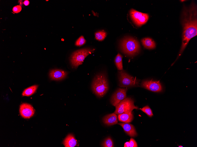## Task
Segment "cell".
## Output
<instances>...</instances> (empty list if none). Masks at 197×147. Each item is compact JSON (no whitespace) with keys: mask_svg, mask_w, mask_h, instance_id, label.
<instances>
[{"mask_svg":"<svg viewBox=\"0 0 197 147\" xmlns=\"http://www.w3.org/2000/svg\"><path fill=\"white\" fill-rule=\"evenodd\" d=\"M197 6L193 1L188 7L184 6L181 20L183 27L182 44L176 61L181 55L190 40L197 35Z\"/></svg>","mask_w":197,"mask_h":147,"instance_id":"cell-1","label":"cell"},{"mask_svg":"<svg viewBox=\"0 0 197 147\" xmlns=\"http://www.w3.org/2000/svg\"><path fill=\"white\" fill-rule=\"evenodd\" d=\"M92 89L94 93L98 97H102L109 89L107 80L105 75L101 73L94 78L92 84Z\"/></svg>","mask_w":197,"mask_h":147,"instance_id":"cell-2","label":"cell"},{"mask_svg":"<svg viewBox=\"0 0 197 147\" xmlns=\"http://www.w3.org/2000/svg\"><path fill=\"white\" fill-rule=\"evenodd\" d=\"M121 48L122 51L129 56H133L139 53L140 46L138 41L134 38L127 37L121 41Z\"/></svg>","mask_w":197,"mask_h":147,"instance_id":"cell-3","label":"cell"},{"mask_svg":"<svg viewBox=\"0 0 197 147\" xmlns=\"http://www.w3.org/2000/svg\"><path fill=\"white\" fill-rule=\"evenodd\" d=\"M95 49L90 48H84L76 50L71 55L70 61L72 68H77L81 65L85 58L93 52Z\"/></svg>","mask_w":197,"mask_h":147,"instance_id":"cell-4","label":"cell"},{"mask_svg":"<svg viewBox=\"0 0 197 147\" xmlns=\"http://www.w3.org/2000/svg\"><path fill=\"white\" fill-rule=\"evenodd\" d=\"M115 107L114 113L116 114L131 113L134 109H138L134 105L133 100L130 97H126L117 104Z\"/></svg>","mask_w":197,"mask_h":147,"instance_id":"cell-5","label":"cell"},{"mask_svg":"<svg viewBox=\"0 0 197 147\" xmlns=\"http://www.w3.org/2000/svg\"><path fill=\"white\" fill-rule=\"evenodd\" d=\"M118 77L119 86L121 87L137 86L139 84V81L138 80L124 71L119 72Z\"/></svg>","mask_w":197,"mask_h":147,"instance_id":"cell-6","label":"cell"},{"mask_svg":"<svg viewBox=\"0 0 197 147\" xmlns=\"http://www.w3.org/2000/svg\"><path fill=\"white\" fill-rule=\"evenodd\" d=\"M130 15L134 23L139 26L146 23L149 17L148 14L139 12L133 9L130 11Z\"/></svg>","mask_w":197,"mask_h":147,"instance_id":"cell-7","label":"cell"},{"mask_svg":"<svg viewBox=\"0 0 197 147\" xmlns=\"http://www.w3.org/2000/svg\"><path fill=\"white\" fill-rule=\"evenodd\" d=\"M127 89L118 88L111 97L110 102L115 106L119 102L126 97Z\"/></svg>","mask_w":197,"mask_h":147,"instance_id":"cell-8","label":"cell"},{"mask_svg":"<svg viewBox=\"0 0 197 147\" xmlns=\"http://www.w3.org/2000/svg\"><path fill=\"white\" fill-rule=\"evenodd\" d=\"M35 110L32 106L29 104H21L19 108V113L21 116L24 119L29 118L33 116Z\"/></svg>","mask_w":197,"mask_h":147,"instance_id":"cell-9","label":"cell"},{"mask_svg":"<svg viewBox=\"0 0 197 147\" xmlns=\"http://www.w3.org/2000/svg\"><path fill=\"white\" fill-rule=\"evenodd\" d=\"M141 86L149 90L154 92H159L162 91V86L159 81L145 80L142 82Z\"/></svg>","mask_w":197,"mask_h":147,"instance_id":"cell-10","label":"cell"},{"mask_svg":"<svg viewBox=\"0 0 197 147\" xmlns=\"http://www.w3.org/2000/svg\"><path fill=\"white\" fill-rule=\"evenodd\" d=\"M68 74V72L65 71L60 69L51 70L49 75L50 78L55 80H60L65 78Z\"/></svg>","mask_w":197,"mask_h":147,"instance_id":"cell-11","label":"cell"},{"mask_svg":"<svg viewBox=\"0 0 197 147\" xmlns=\"http://www.w3.org/2000/svg\"><path fill=\"white\" fill-rule=\"evenodd\" d=\"M118 124L122 127L125 132L130 137H135L137 136V133L132 125L126 123H119Z\"/></svg>","mask_w":197,"mask_h":147,"instance_id":"cell-12","label":"cell"},{"mask_svg":"<svg viewBox=\"0 0 197 147\" xmlns=\"http://www.w3.org/2000/svg\"><path fill=\"white\" fill-rule=\"evenodd\" d=\"M104 123L107 126H111L117 123V116L114 113L105 116L103 119Z\"/></svg>","mask_w":197,"mask_h":147,"instance_id":"cell-13","label":"cell"},{"mask_svg":"<svg viewBox=\"0 0 197 147\" xmlns=\"http://www.w3.org/2000/svg\"><path fill=\"white\" fill-rule=\"evenodd\" d=\"M77 143V141L72 134H68L63 142L65 147H74L76 145Z\"/></svg>","mask_w":197,"mask_h":147,"instance_id":"cell-14","label":"cell"},{"mask_svg":"<svg viewBox=\"0 0 197 147\" xmlns=\"http://www.w3.org/2000/svg\"><path fill=\"white\" fill-rule=\"evenodd\" d=\"M133 117V115L132 112L123 113L118 115V119L119 121L126 123H129L132 122Z\"/></svg>","mask_w":197,"mask_h":147,"instance_id":"cell-15","label":"cell"},{"mask_svg":"<svg viewBox=\"0 0 197 147\" xmlns=\"http://www.w3.org/2000/svg\"><path fill=\"white\" fill-rule=\"evenodd\" d=\"M141 42L143 46L147 49H151L155 47V43L154 41L151 38H144L141 40Z\"/></svg>","mask_w":197,"mask_h":147,"instance_id":"cell-16","label":"cell"},{"mask_svg":"<svg viewBox=\"0 0 197 147\" xmlns=\"http://www.w3.org/2000/svg\"><path fill=\"white\" fill-rule=\"evenodd\" d=\"M38 87L37 85H34L26 89L23 91L22 95L29 96L32 95L36 90Z\"/></svg>","mask_w":197,"mask_h":147,"instance_id":"cell-17","label":"cell"},{"mask_svg":"<svg viewBox=\"0 0 197 147\" xmlns=\"http://www.w3.org/2000/svg\"><path fill=\"white\" fill-rule=\"evenodd\" d=\"M122 56L118 53L115 58V62L118 70H123L122 62Z\"/></svg>","mask_w":197,"mask_h":147,"instance_id":"cell-18","label":"cell"},{"mask_svg":"<svg viewBox=\"0 0 197 147\" xmlns=\"http://www.w3.org/2000/svg\"><path fill=\"white\" fill-rule=\"evenodd\" d=\"M106 32L104 31L97 32L95 33V38L99 41L103 40L106 37Z\"/></svg>","mask_w":197,"mask_h":147,"instance_id":"cell-19","label":"cell"},{"mask_svg":"<svg viewBox=\"0 0 197 147\" xmlns=\"http://www.w3.org/2000/svg\"><path fill=\"white\" fill-rule=\"evenodd\" d=\"M102 146L104 147H113L114 144L113 141L110 137L106 138L102 144Z\"/></svg>","mask_w":197,"mask_h":147,"instance_id":"cell-20","label":"cell"},{"mask_svg":"<svg viewBox=\"0 0 197 147\" xmlns=\"http://www.w3.org/2000/svg\"><path fill=\"white\" fill-rule=\"evenodd\" d=\"M140 109L143 112L146 113L149 117H152L153 115V114L151 109L149 106H146Z\"/></svg>","mask_w":197,"mask_h":147,"instance_id":"cell-21","label":"cell"},{"mask_svg":"<svg viewBox=\"0 0 197 147\" xmlns=\"http://www.w3.org/2000/svg\"><path fill=\"white\" fill-rule=\"evenodd\" d=\"M86 40L83 36H80L76 41L75 45L76 46H80L84 44Z\"/></svg>","mask_w":197,"mask_h":147,"instance_id":"cell-22","label":"cell"},{"mask_svg":"<svg viewBox=\"0 0 197 147\" xmlns=\"http://www.w3.org/2000/svg\"><path fill=\"white\" fill-rule=\"evenodd\" d=\"M129 142V147H137L138 146L136 141L133 138H131Z\"/></svg>","mask_w":197,"mask_h":147,"instance_id":"cell-23","label":"cell"},{"mask_svg":"<svg viewBox=\"0 0 197 147\" xmlns=\"http://www.w3.org/2000/svg\"><path fill=\"white\" fill-rule=\"evenodd\" d=\"M21 9L22 7L20 5H17L13 7L12 10L14 13H17L20 12Z\"/></svg>","mask_w":197,"mask_h":147,"instance_id":"cell-24","label":"cell"},{"mask_svg":"<svg viewBox=\"0 0 197 147\" xmlns=\"http://www.w3.org/2000/svg\"><path fill=\"white\" fill-rule=\"evenodd\" d=\"M23 4L27 6L29 4V1L27 0H25L24 1Z\"/></svg>","mask_w":197,"mask_h":147,"instance_id":"cell-25","label":"cell"},{"mask_svg":"<svg viewBox=\"0 0 197 147\" xmlns=\"http://www.w3.org/2000/svg\"><path fill=\"white\" fill-rule=\"evenodd\" d=\"M129 142H127L124 143V147H129Z\"/></svg>","mask_w":197,"mask_h":147,"instance_id":"cell-26","label":"cell"},{"mask_svg":"<svg viewBox=\"0 0 197 147\" xmlns=\"http://www.w3.org/2000/svg\"><path fill=\"white\" fill-rule=\"evenodd\" d=\"M178 147H183V146H178Z\"/></svg>","mask_w":197,"mask_h":147,"instance_id":"cell-27","label":"cell"}]
</instances>
